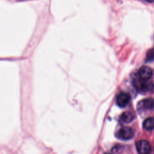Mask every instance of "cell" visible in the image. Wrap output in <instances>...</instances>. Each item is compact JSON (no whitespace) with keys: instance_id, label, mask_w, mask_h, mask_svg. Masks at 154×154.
Returning <instances> with one entry per match:
<instances>
[{"instance_id":"1","label":"cell","mask_w":154,"mask_h":154,"mask_svg":"<svg viewBox=\"0 0 154 154\" xmlns=\"http://www.w3.org/2000/svg\"><path fill=\"white\" fill-rule=\"evenodd\" d=\"M134 85L138 91L143 93L149 91L154 88V85L152 82L141 79L140 78L138 79H136L134 80Z\"/></svg>"},{"instance_id":"2","label":"cell","mask_w":154,"mask_h":154,"mask_svg":"<svg viewBox=\"0 0 154 154\" xmlns=\"http://www.w3.org/2000/svg\"><path fill=\"white\" fill-rule=\"evenodd\" d=\"M134 135V131L132 128L128 126H123L118 131L116 136L122 140H127L132 138Z\"/></svg>"},{"instance_id":"3","label":"cell","mask_w":154,"mask_h":154,"mask_svg":"<svg viewBox=\"0 0 154 154\" xmlns=\"http://www.w3.org/2000/svg\"><path fill=\"white\" fill-rule=\"evenodd\" d=\"M136 148L139 154H150L152 152L151 145L146 140H138L136 143Z\"/></svg>"},{"instance_id":"4","label":"cell","mask_w":154,"mask_h":154,"mask_svg":"<svg viewBox=\"0 0 154 154\" xmlns=\"http://www.w3.org/2000/svg\"><path fill=\"white\" fill-rule=\"evenodd\" d=\"M138 75L141 79L147 81L152 76V70L149 67L143 66L138 70Z\"/></svg>"},{"instance_id":"5","label":"cell","mask_w":154,"mask_h":154,"mask_svg":"<svg viewBox=\"0 0 154 154\" xmlns=\"http://www.w3.org/2000/svg\"><path fill=\"white\" fill-rule=\"evenodd\" d=\"M130 101V96L125 93H120L117 97L116 103L120 108L126 106Z\"/></svg>"},{"instance_id":"6","label":"cell","mask_w":154,"mask_h":154,"mask_svg":"<svg viewBox=\"0 0 154 154\" xmlns=\"http://www.w3.org/2000/svg\"><path fill=\"white\" fill-rule=\"evenodd\" d=\"M154 106V100L152 98H147L142 100L138 103V109H143L145 110L152 109Z\"/></svg>"},{"instance_id":"7","label":"cell","mask_w":154,"mask_h":154,"mask_svg":"<svg viewBox=\"0 0 154 154\" xmlns=\"http://www.w3.org/2000/svg\"><path fill=\"white\" fill-rule=\"evenodd\" d=\"M135 118L134 115L130 111H125L120 116V120L125 123L131 122Z\"/></svg>"},{"instance_id":"8","label":"cell","mask_w":154,"mask_h":154,"mask_svg":"<svg viewBox=\"0 0 154 154\" xmlns=\"http://www.w3.org/2000/svg\"><path fill=\"white\" fill-rule=\"evenodd\" d=\"M143 126L146 130H152L154 128V119L152 117H148L145 119L143 123Z\"/></svg>"},{"instance_id":"9","label":"cell","mask_w":154,"mask_h":154,"mask_svg":"<svg viewBox=\"0 0 154 154\" xmlns=\"http://www.w3.org/2000/svg\"><path fill=\"white\" fill-rule=\"evenodd\" d=\"M154 61V49H151L149 50L146 54V61L151 62Z\"/></svg>"},{"instance_id":"10","label":"cell","mask_w":154,"mask_h":154,"mask_svg":"<svg viewBox=\"0 0 154 154\" xmlns=\"http://www.w3.org/2000/svg\"><path fill=\"white\" fill-rule=\"evenodd\" d=\"M146 1L149 2H154V0H146Z\"/></svg>"},{"instance_id":"11","label":"cell","mask_w":154,"mask_h":154,"mask_svg":"<svg viewBox=\"0 0 154 154\" xmlns=\"http://www.w3.org/2000/svg\"><path fill=\"white\" fill-rule=\"evenodd\" d=\"M106 154H109V153H106Z\"/></svg>"}]
</instances>
